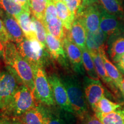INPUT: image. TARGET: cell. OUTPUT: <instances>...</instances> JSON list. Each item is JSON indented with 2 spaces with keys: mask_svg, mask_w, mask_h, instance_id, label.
Returning a JSON list of instances; mask_svg holds the SVG:
<instances>
[{
  "mask_svg": "<svg viewBox=\"0 0 124 124\" xmlns=\"http://www.w3.org/2000/svg\"><path fill=\"white\" fill-rule=\"evenodd\" d=\"M103 124H124V102L120 108L108 114H95Z\"/></svg>",
  "mask_w": 124,
  "mask_h": 124,
  "instance_id": "cb8c5ba5",
  "label": "cell"
},
{
  "mask_svg": "<svg viewBox=\"0 0 124 124\" xmlns=\"http://www.w3.org/2000/svg\"><path fill=\"white\" fill-rule=\"evenodd\" d=\"M24 124H44L43 116L39 105L29 110L20 117H17Z\"/></svg>",
  "mask_w": 124,
  "mask_h": 124,
  "instance_id": "d4e9b609",
  "label": "cell"
},
{
  "mask_svg": "<svg viewBox=\"0 0 124 124\" xmlns=\"http://www.w3.org/2000/svg\"><path fill=\"white\" fill-rule=\"evenodd\" d=\"M82 0H69L66 5L70 10L76 16L82 7Z\"/></svg>",
  "mask_w": 124,
  "mask_h": 124,
  "instance_id": "1f68e13d",
  "label": "cell"
},
{
  "mask_svg": "<svg viewBox=\"0 0 124 124\" xmlns=\"http://www.w3.org/2000/svg\"><path fill=\"white\" fill-rule=\"evenodd\" d=\"M123 103H117L113 102L108 100L106 96H103L101 100L97 102L93 111L95 114H108L112 111H115L117 108H120Z\"/></svg>",
  "mask_w": 124,
  "mask_h": 124,
  "instance_id": "484cf974",
  "label": "cell"
},
{
  "mask_svg": "<svg viewBox=\"0 0 124 124\" xmlns=\"http://www.w3.org/2000/svg\"><path fill=\"white\" fill-rule=\"evenodd\" d=\"M83 87L87 102L91 108L94 109L97 102L103 96L113 98V95L104 87L100 80L85 77ZM114 99V98H113Z\"/></svg>",
  "mask_w": 124,
  "mask_h": 124,
  "instance_id": "52a82bcc",
  "label": "cell"
},
{
  "mask_svg": "<svg viewBox=\"0 0 124 124\" xmlns=\"http://www.w3.org/2000/svg\"><path fill=\"white\" fill-rule=\"evenodd\" d=\"M98 0H82V7H86L98 2Z\"/></svg>",
  "mask_w": 124,
  "mask_h": 124,
  "instance_id": "f35d334b",
  "label": "cell"
},
{
  "mask_svg": "<svg viewBox=\"0 0 124 124\" xmlns=\"http://www.w3.org/2000/svg\"><path fill=\"white\" fill-rule=\"evenodd\" d=\"M45 26L48 33H50L52 36L61 41L63 44L68 30L64 27L62 21L58 17L49 20L46 23Z\"/></svg>",
  "mask_w": 124,
  "mask_h": 124,
  "instance_id": "7402d4cb",
  "label": "cell"
},
{
  "mask_svg": "<svg viewBox=\"0 0 124 124\" xmlns=\"http://www.w3.org/2000/svg\"><path fill=\"white\" fill-rule=\"evenodd\" d=\"M98 3L108 13L124 21V8L121 0H98Z\"/></svg>",
  "mask_w": 124,
  "mask_h": 124,
  "instance_id": "603a6c76",
  "label": "cell"
},
{
  "mask_svg": "<svg viewBox=\"0 0 124 124\" xmlns=\"http://www.w3.org/2000/svg\"><path fill=\"white\" fill-rule=\"evenodd\" d=\"M69 31H67V32L66 37L63 41V47L66 51L67 56L73 70L80 75H84L85 70L83 66L82 51L70 40L69 36Z\"/></svg>",
  "mask_w": 124,
  "mask_h": 124,
  "instance_id": "8fae6325",
  "label": "cell"
},
{
  "mask_svg": "<svg viewBox=\"0 0 124 124\" xmlns=\"http://www.w3.org/2000/svg\"><path fill=\"white\" fill-rule=\"evenodd\" d=\"M35 82V96L41 103L46 106L55 105L52 88L44 68H33Z\"/></svg>",
  "mask_w": 124,
  "mask_h": 124,
  "instance_id": "5b68a950",
  "label": "cell"
},
{
  "mask_svg": "<svg viewBox=\"0 0 124 124\" xmlns=\"http://www.w3.org/2000/svg\"><path fill=\"white\" fill-rule=\"evenodd\" d=\"M70 40L77 45L80 50L86 48L87 30L82 21L75 17L70 30L69 31Z\"/></svg>",
  "mask_w": 124,
  "mask_h": 124,
  "instance_id": "e0dca14e",
  "label": "cell"
},
{
  "mask_svg": "<svg viewBox=\"0 0 124 124\" xmlns=\"http://www.w3.org/2000/svg\"><path fill=\"white\" fill-rule=\"evenodd\" d=\"M0 124H12L11 120L6 114L0 113Z\"/></svg>",
  "mask_w": 124,
  "mask_h": 124,
  "instance_id": "8d00e7d4",
  "label": "cell"
},
{
  "mask_svg": "<svg viewBox=\"0 0 124 124\" xmlns=\"http://www.w3.org/2000/svg\"><path fill=\"white\" fill-rule=\"evenodd\" d=\"M108 37V35L100 28L95 32L87 31L86 48L90 53L105 49Z\"/></svg>",
  "mask_w": 124,
  "mask_h": 124,
  "instance_id": "ac0fdd59",
  "label": "cell"
},
{
  "mask_svg": "<svg viewBox=\"0 0 124 124\" xmlns=\"http://www.w3.org/2000/svg\"><path fill=\"white\" fill-rule=\"evenodd\" d=\"M0 40L5 44L10 41L7 29L5 27L2 19L0 18Z\"/></svg>",
  "mask_w": 124,
  "mask_h": 124,
  "instance_id": "836d02e7",
  "label": "cell"
},
{
  "mask_svg": "<svg viewBox=\"0 0 124 124\" xmlns=\"http://www.w3.org/2000/svg\"><path fill=\"white\" fill-rule=\"evenodd\" d=\"M28 1L29 2V3H30V1H31V0H28Z\"/></svg>",
  "mask_w": 124,
  "mask_h": 124,
  "instance_id": "ee69618b",
  "label": "cell"
},
{
  "mask_svg": "<svg viewBox=\"0 0 124 124\" xmlns=\"http://www.w3.org/2000/svg\"><path fill=\"white\" fill-rule=\"evenodd\" d=\"M12 124H24L23 122L17 117H12L10 118Z\"/></svg>",
  "mask_w": 124,
  "mask_h": 124,
  "instance_id": "60d3db41",
  "label": "cell"
},
{
  "mask_svg": "<svg viewBox=\"0 0 124 124\" xmlns=\"http://www.w3.org/2000/svg\"><path fill=\"white\" fill-rule=\"evenodd\" d=\"M32 19L35 25L36 36L38 41L41 43L43 46L46 49V36L47 33V31L46 28V26L42 21H40L38 18L32 14Z\"/></svg>",
  "mask_w": 124,
  "mask_h": 124,
  "instance_id": "f546056e",
  "label": "cell"
},
{
  "mask_svg": "<svg viewBox=\"0 0 124 124\" xmlns=\"http://www.w3.org/2000/svg\"><path fill=\"white\" fill-rule=\"evenodd\" d=\"M100 6L101 9L100 28L106 33L108 36L124 33V21L108 13L100 5Z\"/></svg>",
  "mask_w": 124,
  "mask_h": 124,
  "instance_id": "7c38bea8",
  "label": "cell"
},
{
  "mask_svg": "<svg viewBox=\"0 0 124 124\" xmlns=\"http://www.w3.org/2000/svg\"><path fill=\"white\" fill-rule=\"evenodd\" d=\"M46 49L54 59L56 60L62 67L69 69L70 63L66 51L61 41L52 36L50 33H46Z\"/></svg>",
  "mask_w": 124,
  "mask_h": 124,
  "instance_id": "4fadbf2b",
  "label": "cell"
},
{
  "mask_svg": "<svg viewBox=\"0 0 124 124\" xmlns=\"http://www.w3.org/2000/svg\"><path fill=\"white\" fill-rule=\"evenodd\" d=\"M119 90L120 91L121 94L122 95V98L124 100V78L121 82V84L119 86Z\"/></svg>",
  "mask_w": 124,
  "mask_h": 124,
  "instance_id": "ab89813d",
  "label": "cell"
},
{
  "mask_svg": "<svg viewBox=\"0 0 124 124\" xmlns=\"http://www.w3.org/2000/svg\"><path fill=\"white\" fill-rule=\"evenodd\" d=\"M20 5H21L27 11H31L30 3L28 0H14Z\"/></svg>",
  "mask_w": 124,
  "mask_h": 124,
  "instance_id": "d590c367",
  "label": "cell"
},
{
  "mask_svg": "<svg viewBox=\"0 0 124 124\" xmlns=\"http://www.w3.org/2000/svg\"><path fill=\"white\" fill-rule=\"evenodd\" d=\"M57 10L55 2L53 1H48L47 6L46 10V15L44 18V25L46 22L52 18L57 17Z\"/></svg>",
  "mask_w": 124,
  "mask_h": 124,
  "instance_id": "4dcf8cb0",
  "label": "cell"
},
{
  "mask_svg": "<svg viewBox=\"0 0 124 124\" xmlns=\"http://www.w3.org/2000/svg\"><path fill=\"white\" fill-rule=\"evenodd\" d=\"M0 18L4 23L10 41H13L16 44L21 42L24 39L25 36L17 20L1 8Z\"/></svg>",
  "mask_w": 124,
  "mask_h": 124,
  "instance_id": "5bb4252c",
  "label": "cell"
},
{
  "mask_svg": "<svg viewBox=\"0 0 124 124\" xmlns=\"http://www.w3.org/2000/svg\"><path fill=\"white\" fill-rule=\"evenodd\" d=\"M48 80L52 88L55 101L59 108L63 110L74 114L67 93L64 85L62 83L61 79L56 74H52L48 76Z\"/></svg>",
  "mask_w": 124,
  "mask_h": 124,
  "instance_id": "30bf717a",
  "label": "cell"
},
{
  "mask_svg": "<svg viewBox=\"0 0 124 124\" xmlns=\"http://www.w3.org/2000/svg\"><path fill=\"white\" fill-rule=\"evenodd\" d=\"M47 2L48 0H31L30 1L31 13L44 24Z\"/></svg>",
  "mask_w": 124,
  "mask_h": 124,
  "instance_id": "83f0119b",
  "label": "cell"
},
{
  "mask_svg": "<svg viewBox=\"0 0 124 124\" xmlns=\"http://www.w3.org/2000/svg\"><path fill=\"white\" fill-rule=\"evenodd\" d=\"M107 51L113 63H116L124 54V33L111 35L107 41Z\"/></svg>",
  "mask_w": 124,
  "mask_h": 124,
  "instance_id": "2e32d148",
  "label": "cell"
},
{
  "mask_svg": "<svg viewBox=\"0 0 124 124\" xmlns=\"http://www.w3.org/2000/svg\"><path fill=\"white\" fill-rule=\"evenodd\" d=\"M5 44L0 40V60H4Z\"/></svg>",
  "mask_w": 124,
  "mask_h": 124,
  "instance_id": "74e56055",
  "label": "cell"
},
{
  "mask_svg": "<svg viewBox=\"0 0 124 124\" xmlns=\"http://www.w3.org/2000/svg\"><path fill=\"white\" fill-rule=\"evenodd\" d=\"M0 8L15 18L26 10L14 0H0Z\"/></svg>",
  "mask_w": 124,
  "mask_h": 124,
  "instance_id": "f1b7e54d",
  "label": "cell"
},
{
  "mask_svg": "<svg viewBox=\"0 0 124 124\" xmlns=\"http://www.w3.org/2000/svg\"><path fill=\"white\" fill-rule=\"evenodd\" d=\"M48 1H53V2H55V1H56V0H48Z\"/></svg>",
  "mask_w": 124,
  "mask_h": 124,
  "instance_id": "7bdbcfd3",
  "label": "cell"
},
{
  "mask_svg": "<svg viewBox=\"0 0 124 124\" xmlns=\"http://www.w3.org/2000/svg\"><path fill=\"white\" fill-rule=\"evenodd\" d=\"M90 54L92 56L96 71L100 78L101 79L105 84L106 85V86L113 91V93L117 97L120 98V97H121V93H120V91L107 73L100 51L97 52H91Z\"/></svg>",
  "mask_w": 124,
  "mask_h": 124,
  "instance_id": "9a60e30c",
  "label": "cell"
},
{
  "mask_svg": "<svg viewBox=\"0 0 124 124\" xmlns=\"http://www.w3.org/2000/svg\"><path fill=\"white\" fill-rule=\"evenodd\" d=\"M66 88L74 114L81 119L89 113L88 103L80 80L74 75H64L60 78Z\"/></svg>",
  "mask_w": 124,
  "mask_h": 124,
  "instance_id": "7a4b0ae2",
  "label": "cell"
},
{
  "mask_svg": "<svg viewBox=\"0 0 124 124\" xmlns=\"http://www.w3.org/2000/svg\"><path fill=\"white\" fill-rule=\"evenodd\" d=\"M60 1H62V2H64V3H66V4H67V1H69V0H60Z\"/></svg>",
  "mask_w": 124,
  "mask_h": 124,
  "instance_id": "b9f144b4",
  "label": "cell"
},
{
  "mask_svg": "<svg viewBox=\"0 0 124 124\" xmlns=\"http://www.w3.org/2000/svg\"><path fill=\"white\" fill-rule=\"evenodd\" d=\"M4 62L7 70L27 87L35 95L34 73L32 67L20 55L16 44L9 41L5 44Z\"/></svg>",
  "mask_w": 124,
  "mask_h": 124,
  "instance_id": "6da1fadb",
  "label": "cell"
},
{
  "mask_svg": "<svg viewBox=\"0 0 124 124\" xmlns=\"http://www.w3.org/2000/svg\"><path fill=\"white\" fill-rule=\"evenodd\" d=\"M39 105L44 124H75V116L72 113L56 108L55 105L49 106L43 103Z\"/></svg>",
  "mask_w": 124,
  "mask_h": 124,
  "instance_id": "ba28073f",
  "label": "cell"
},
{
  "mask_svg": "<svg viewBox=\"0 0 124 124\" xmlns=\"http://www.w3.org/2000/svg\"><path fill=\"white\" fill-rule=\"evenodd\" d=\"M54 2L56 7L58 18L62 21L65 28L70 31L76 16L70 10L66 3L60 0H56Z\"/></svg>",
  "mask_w": 124,
  "mask_h": 124,
  "instance_id": "ffe728a7",
  "label": "cell"
},
{
  "mask_svg": "<svg viewBox=\"0 0 124 124\" xmlns=\"http://www.w3.org/2000/svg\"><path fill=\"white\" fill-rule=\"evenodd\" d=\"M79 124H103L99 120L96 116L91 115L88 113L87 115L81 119H79Z\"/></svg>",
  "mask_w": 124,
  "mask_h": 124,
  "instance_id": "d6a6232c",
  "label": "cell"
},
{
  "mask_svg": "<svg viewBox=\"0 0 124 124\" xmlns=\"http://www.w3.org/2000/svg\"><path fill=\"white\" fill-rule=\"evenodd\" d=\"M35 98V95L27 86L21 84L16 91L4 114L12 117H20L37 106Z\"/></svg>",
  "mask_w": 124,
  "mask_h": 124,
  "instance_id": "277c9868",
  "label": "cell"
},
{
  "mask_svg": "<svg viewBox=\"0 0 124 124\" xmlns=\"http://www.w3.org/2000/svg\"><path fill=\"white\" fill-rule=\"evenodd\" d=\"M0 73H1V71H0Z\"/></svg>",
  "mask_w": 124,
  "mask_h": 124,
  "instance_id": "f6af8a7d",
  "label": "cell"
},
{
  "mask_svg": "<svg viewBox=\"0 0 124 124\" xmlns=\"http://www.w3.org/2000/svg\"><path fill=\"white\" fill-rule=\"evenodd\" d=\"M99 51L103 60V64H104L107 73L114 82V84L116 85V86H117V87L119 89V86L121 84V82L123 79L122 74L118 70L117 67L114 66L112 62L108 59L105 52V49H101Z\"/></svg>",
  "mask_w": 124,
  "mask_h": 124,
  "instance_id": "44dd1931",
  "label": "cell"
},
{
  "mask_svg": "<svg viewBox=\"0 0 124 124\" xmlns=\"http://www.w3.org/2000/svg\"><path fill=\"white\" fill-rule=\"evenodd\" d=\"M20 55L31 67L44 68L49 63L50 54L38 40H29L25 37L21 42L16 44Z\"/></svg>",
  "mask_w": 124,
  "mask_h": 124,
  "instance_id": "3957f363",
  "label": "cell"
},
{
  "mask_svg": "<svg viewBox=\"0 0 124 124\" xmlns=\"http://www.w3.org/2000/svg\"><path fill=\"white\" fill-rule=\"evenodd\" d=\"M76 17L82 21L87 31L95 32L100 29L101 9L98 3L80 8Z\"/></svg>",
  "mask_w": 124,
  "mask_h": 124,
  "instance_id": "9c48e42d",
  "label": "cell"
},
{
  "mask_svg": "<svg viewBox=\"0 0 124 124\" xmlns=\"http://www.w3.org/2000/svg\"><path fill=\"white\" fill-rule=\"evenodd\" d=\"M21 83L9 71L0 73V110L5 112Z\"/></svg>",
  "mask_w": 124,
  "mask_h": 124,
  "instance_id": "8992f818",
  "label": "cell"
},
{
  "mask_svg": "<svg viewBox=\"0 0 124 124\" xmlns=\"http://www.w3.org/2000/svg\"><path fill=\"white\" fill-rule=\"evenodd\" d=\"M82 54V59H83V66L86 70L88 77L94 79L99 80L100 77L98 75L96 71L95 65L93 58L90 54L89 51L86 48L81 50Z\"/></svg>",
  "mask_w": 124,
  "mask_h": 124,
  "instance_id": "4316f807",
  "label": "cell"
},
{
  "mask_svg": "<svg viewBox=\"0 0 124 124\" xmlns=\"http://www.w3.org/2000/svg\"><path fill=\"white\" fill-rule=\"evenodd\" d=\"M116 66L122 75L124 76V54L122 56L121 58L119 59L118 61L115 63Z\"/></svg>",
  "mask_w": 124,
  "mask_h": 124,
  "instance_id": "e575fe53",
  "label": "cell"
},
{
  "mask_svg": "<svg viewBox=\"0 0 124 124\" xmlns=\"http://www.w3.org/2000/svg\"><path fill=\"white\" fill-rule=\"evenodd\" d=\"M22 29L25 37L29 40H38L35 28L32 19L31 11L23 12L16 18Z\"/></svg>",
  "mask_w": 124,
  "mask_h": 124,
  "instance_id": "d6986e66",
  "label": "cell"
}]
</instances>
